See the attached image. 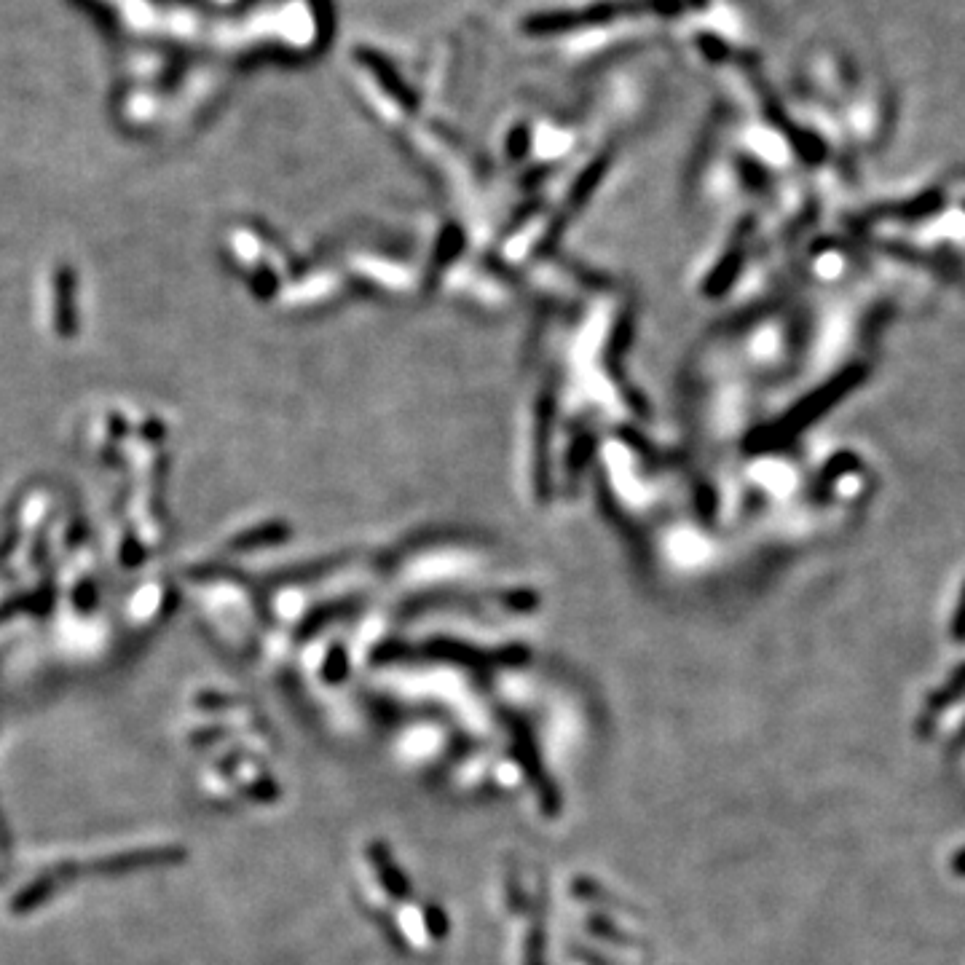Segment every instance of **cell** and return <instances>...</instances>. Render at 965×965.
I'll return each instance as SVG.
<instances>
[{"instance_id": "cell-2", "label": "cell", "mask_w": 965, "mask_h": 965, "mask_svg": "<svg viewBox=\"0 0 965 965\" xmlns=\"http://www.w3.org/2000/svg\"><path fill=\"white\" fill-rule=\"evenodd\" d=\"M357 59H360L362 65L373 73V76L384 84V89H389V92L395 94L397 100L403 102V105H408L411 108L413 105V94L408 92V86L403 84V78L397 76V70L392 68V62L389 59H384L378 51H373V49H360L357 51Z\"/></svg>"}, {"instance_id": "cell-1", "label": "cell", "mask_w": 965, "mask_h": 965, "mask_svg": "<svg viewBox=\"0 0 965 965\" xmlns=\"http://www.w3.org/2000/svg\"><path fill=\"white\" fill-rule=\"evenodd\" d=\"M705 0H617V3H593L585 9H561L531 14L523 22V30L529 35H555L569 30H585V27L609 25L625 14H660V17H676L681 11L700 9Z\"/></svg>"}, {"instance_id": "cell-3", "label": "cell", "mask_w": 965, "mask_h": 965, "mask_svg": "<svg viewBox=\"0 0 965 965\" xmlns=\"http://www.w3.org/2000/svg\"><path fill=\"white\" fill-rule=\"evenodd\" d=\"M697 46H700V51H703L705 57L711 59V62H724V59H730V46L722 41V38H716V35H705V33H700L697 35Z\"/></svg>"}, {"instance_id": "cell-4", "label": "cell", "mask_w": 965, "mask_h": 965, "mask_svg": "<svg viewBox=\"0 0 965 965\" xmlns=\"http://www.w3.org/2000/svg\"><path fill=\"white\" fill-rule=\"evenodd\" d=\"M314 11H317V25L319 30L325 27V41L333 35V3L330 0H311Z\"/></svg>"}]
</instances>
